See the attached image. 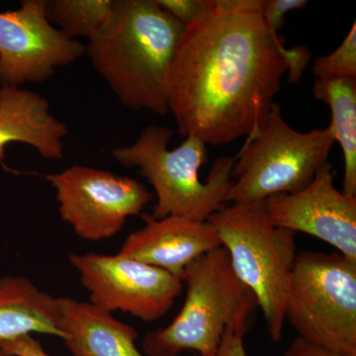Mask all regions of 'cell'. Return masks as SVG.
<instances>
[{"label":"cell","mask_w":356,"mask_h":356,"mask_svg":"<svg viewBox=\"0 0 356 356\" xmlns=\"http://www.w3.org/2000/svg\"><path fill=\"white\" fill-rule=\"evenodd\" d=\"M283 47L262 18L261 0H213L185 26L166 76L180 135L214 147L259 137L286 72Z\"/></svg>","instance_id":"1"},{"label":"cell","mask_w":356,"mask_h":356,"mask_svg":"<svg viewBox=\"0 0 356 356\" xmlns=\"http://www.w3.org/2000/svg\"><path fill=\"white\" fill-rule=\"evenodd\" d=\"M184 28L154 0H115L109 24L86 54L124 106L165 116L166 76Z\"/></svg>","instance_id":"2"},{"label":"cell","mask_w":356,"mask_h":356,"mask_svg":"<svg viewBox=\"0 0 356 356\" xmlns=\"http://www.w3.org/2000/svg\"><path fill=\"white\" fill-rule=\"evenodd\" d=\"M186 298L172 324L147 332L142 343L147 356H178L185 350L215 355L227 330H250L259 308L254 293L238 280L228 252L219 247L185 268Z\"/></svg>","instance_id":"3"},{"label":"cell","mask_w":356,"mask_h":356,"mask_svg":"<svg viewBox=\"0 0 356 356\" xmlns=\"http://www.w3.org/2000/svg\"><path fill=\"white\" fill-rule=\"evenodd\" d=\"M170 129L149 126L136 143L117 147L112 156L125 168H138L154 187L156 203L152 217L154 219L177 216L207 221L226 206L236 158L216 159L202 181L198 173L208 161L207 145L188 136L179 147L170 151Z\"/></svg>","instance_id":"4"},{"label":"cell","mask_w":356,"mask_h":356,"mask_svg":"<svg viewBox=\"0 0 356 356\" xmlns=\"http://www.w3.org/2000/svg\"><path fill=\"white\" fill-rule=\"evenodd\" d=\"M207 221L228 252L234 273L254 293L271 339L282 341L297 257L295 233L271 224L266 200L224 206Z\"/></svg>","instance_id":"5"},{"label":"cell","mask_w":356,"mask_h":356,"mask_svg":"<svg viewBox=\"0 0 356 356\" xmlns=\"http://www.w3.org/2000/svg\"><path fill=\"white\" fill-rule=\"evenodd\" d=\"M284 315L300 339L356 356V262L339 252L297 254Z\"/></svg>","instance_id":"6"},{"label":"cell","mask_w":356,"mask_h":356,"mask_svg":"<svg viewBox=\"0 0 356 356\" xmlns=\"http://www.w3.org/2000/svg\"><path fill=\"white\" fill-rule=\"evenodd\" d=\"M334 142L330 126L306 133L290 127L274 103L261 135L235 156L226 202H259L305 188L327 163Z\"/></svg>","instance_id":"7"},{"label":"cell","mask_w":356,"mask_h":356,"mask_svg":"<svg viewBox=\"0 0 356 356\" xmlns=\"http://www.w3.org/2000/svg\"><path fill=\"white\" fill-rule=\"evenodd\" d=\"M46 178L56 189L60 218L90 242L116 236L153 198L138 180L88 166L72 165Z\"/></svg>","instance_id":"8"},{"label":"cell","mask_w":356,"mask_h":356,"mask_svg":"<svg viewBox=\"0 0 356 356\" xmlns=\"http://www.w3.org/2000/svg\"><path fill=\"white\" fill-rule=\"evenodd\" d=\"M70 264L90 294V303L121 311L152 323L163 318L182 292V280L172 273L122 255H70Z\"/></svg>","instance_id":"9"},{"label":"cell","mask_w":356,"mask_h":356,"mask_svg":"<svg viewBox=\"0 0 356 356\" xmlns=\"http://www.w3.org/2000/svg\"><path fill=\"white\" fill-rule=\"evenodd\" d=\"M84 54V44L51 24L46 0H24L16 10L0 13V86L44 83Z\"/></svg>","instance_id":"10"},{"label":"cell","mask_w":356,"mask_h":356,"mask_svg":"<svg viewBox=\"0 0 356 356\" xmlns=\"http://www.w3.org/2000/svg\"><path fill=\"white\" fill-rule=\"evenodd\" d=\"M334 177L327 161L305 188L267 198V215L274 226L320 238L356 262V197L339 191Z\"/></svg>","instance_id":"11"},{"label":"cell","mask_w":356,"mask_h":356,"mask_svg":"<svg viewBox=\"0 0 356 356\" xmlns=\"http://www.w3.org/2000/svg\"><path fill=\"white\" fill-rule=\"evenodd\" d=\"M143 219L146 225L127 236L118 254L159 267L179 280L196 259L222 247L209 221L177 216L154 219L147 214Z\"/></svg>","instance_id":"12"},{"label":"cell","mask_w":356,"mask_h":356,"mask_svg":"<svg viewBox=\"0 0 356 356\" xmlns=\"http://www.w3.org/2000/svg\"><path fill=\"white\" fill-rule=\"evenodd\" d=\"M69 129L50 112L47 98L14 86H0V163L4 170L6 149L11 143L34 147L47 159L64 156L63 139Z\"/></svg>","instance_id":"13"},{"label":"cell","mask_w":356,"mask_h":356,"mask_svg":"<svg viewBox=\"0 0 356 356\" xmlns=\"http://www.w3.org/2000/svg\"><path fill=\"white\" fill-rule=\"evenodd\" d=\"M57 306V327L72 356H145L135 343L139 334L111 312L64 297Z\"/></svg>","instance_id":"14"},{"label":"cell","mask_w":356,"mask_h":356,"mask_svg":"<svg viewBox=\"0 0 356 356\" xmlns=\"http://www.w3.org/2000/svg\"><path fill=\"white\" fill-rule=\"evenodd\" d=\"M57 322L56 297L24 276L7 275L0 280V341L32 334L64 339Z\"/></svg>","instance_id":"15"},{"label":"cell","mask_w":356,"mask_h":356,"mask_svg":"<svg viewBox=\"0 0 356 356\" xmlns=\"http://www.w3.org/2000/svg\"><path fill=\"white\" fill-rule=\"evenodd\" d=\"M313 95L332 110L330 127L343 151V192L356 197V77L317 79Z\"/></svg>","instance_id":"16"},{"label":"cell","mask_w":356,"mask_h":356,"mask_svg":"<svg viewBox=\"0 0 356 356\" xmlns=\"http://www.w3.org/2000/svg\"><path fill=\"white\" fill-rule=\"evenodd\" d=\"M114 6L115 0H51L46 1V15L67 38L90 41L109 24Z\"/></svg>","instance_id":"17"},{"label":"cell","mask_w":356,"mask_h":356,"mask_svg":"<svg viewBox=\"0 0 356 356\" xmlns=\"http://www.w3.org/2000/svg\"><path fill=\"white\" fill-rule=\"evenodd\" d=\"M313 72L317 79L356 77V22L336 51L314 60Z\"/></svg>","instance_id":"18"},{"label":"cell","mask_w":356,"mask_h":356,"mask_svg":"<svg viewBox=\"0 0 356 356\" xmlns=\"http://www.w3.org/2000/svg\"><path fill=\"white\" fill-rule=\"evenodd\" d=\"M154 2L184 26L197 20L213 4V0H154Z\"/></svg>","instance_id":"19"},{"label":"cell","mask_w":356,"mask_h":356,"mask_svg":"<svg viewBox=\"0 0 356 356\" xmlns=\"http://www.w3.org/2000/svg\"><path fill=\"white\" fill-rule=\"evenodd\" d=\"M307 0H261V16L268 29L280 34L285 24V15L292 10L304 8Z\"/></svg>","instance_id":"20"},{"label":"cell","mask_w":356,"mask_h":356,"mask_svg":"<svg viewBox=\"0 0 356 356\" xmlns=\"http://www.w3.org/2000/svg\"><path fill=\"white\" fill-rule=\"evenodd\" d=\"M283 58L286 65L288 81L290 83H298L303 76L304 72L312 60V53L305 44H298L293 48L287 49L283 47Z\"/></svg>","instance_id":"21"},{"label":"cell","mask_w":356,"mask_h":356,"mask_svg":"<svg viewBox=\"0 0 356 356\" xmlns=\"http://www.w3.org/2000/svg\"><path fill=\"white\" fill-rule=\"evenodd\" d=\"M0 356H51L44 351L38 339L32 334H25L0 341Z\"/></svg>","instance_id":"22"},{"label":"cell","mask_w":356,"mask_h":356,"mask_svg":"<svg viewBox=\"0 0 356 356\" xmlns=\"http://www.w3.org/2000/svg\"><path fill=\"white\" fill-rule=\"evenodd\" d=\"M245 334V332L243 331L227 330L216 353L211 356H248L243 344Z\"/></svg>","instance_id":"23"},{"label":"cell","mask_w":356,"mask_h":356,"mask_svg":"<svg viewBox=\"0 0 356 356\" xmlns=\"http://www.w3.org/2000/svg\"><path fill=\"white\" fill-rule=\"evenodd\" d=\"M285 356H346L297 337L285 350Z\"/></svg>","instance_id":"24"}]
</instances>
